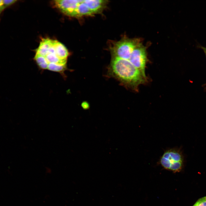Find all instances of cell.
Masks as SVG:
<instances>
[{"label":"cell","mask_w":206,"mask_h":206,"mask_svg":"<svg viewBox=\"0 0 206 206\" xmlns=\"http://www.w3.org/2000/svg\"><path fill=\"white\" fill-rule=\"evenodd\" d=\"M203 49L205 53L206 56V47H203Z\"/></svg>","instance_id":"13"},{"label":"cell","mask_w":206,"mask_h":206,"mask_svg":"<svg viewBox=\"0 0 206 206\" xmlns=\"http://www.w3.org/2000/svg\"><path fill=\"white\" fill-rule=\"evenodd\" d=\"M92 14H93V13L84 3V0H80L74 17H78L84 15H90Z\"/></svg>","instance_id":"6"},{"label":"cell","mask_w":206,"mask_h":206,"mask_svg":"<svg viewBox=\"0 0 206 206\" xmlns=\"http://www.w3.org/2000/svg\"><path fill=\"white\" fill-rule=\"evenodd\" d=\"M102 0H85L84 2L93 14L101 11L106 3Z\"/></svg>","instance_id":"5"},{"label":"cell","mask_w":206,"mask_h":206,"mask_svg":"<svg viewBox=\"0 0 206 206\" xmlns=\"http://www.w3.org/2000/svg\"><path fill=\"white\" fill-rule=\"evenodd\" d=\"M109 70V76L135 91H137L138 86L147 81L146 76L127 60L112 57Z\"/></svg>","instance_id":"1"},{"label":"cell","mask_w":206,"mask_h":206,"mask_svg":"<svg viewBox=\"0 0 206 206\" xmlns=\"http://www.w3.org/2000/svg\"><path fill=\"white\" fill-rule=\"evenodd\" d=\"M81 106L84 109H88L89 107V105L88 103L86 101H84L82 103Z\"/></svg>","instance_id":"11"},{"label":"cell","mask_w":206,"mask_h":206,"mask_svg":"<svg viewBox=\"0 0 206 206\" xmlns=\"http://www.w3.org/2000/svg\"><path fill=\"white\" fill-rule=\"evenodd\" d=\"M128 60L145 76V68L147 60L146 51L140 43L133 51Z\"/></svg>","instance_id":"4"},{"label":"cell","mask_w":206,"mask_h":206,"mask_svg":"<svg viewBox=\"0 0 206 206\" xmlns=\"http://www.w3.org/2000/svg\"><path fill=\"white\" fill-rule=\"evenodd\" d=\"M193 206H206V197L199 199Z\"/></svg>","instance_id":"10"},{"label":"cell","mask_w":206,"mask_h":206,"mask_svg":"<svg viewBox=\"0 0 206 206\" xmlns=\"http://www.w3.org/2000/svg\"><path fill=\"white\" fill-rule=\"evenodd\" d=\"M67 69L66 64L63 65L53 63L49 64L47 68L49 70L59 73L64 78L66 77L64 72Z\"/></svg>","instance_id":"7"},{"label":"cell","mask_w":206,"mask_h":206,"mask_svg":"<svg viewBox=\"0 0 206 206\" xmlns=\"http://www.w3.org/2000/svg\"><path fill=\"white\" fill-rule=\"evenodd\" d=\"M34 59L39 68L42 70L47 69L48 64L43 56L35 54Z\"/></svg>","instance_id":"8"},{"label":"cell","mask_w":206,"mask_h":206,"mask_svg":"<svg viewBox=\"0 0 206 206\" xmlns=\"http://www.w3.org/2000/svg\"><path fill=\"white\" fill-rule=\"evenodd\" d=\"M17 0H3V7L4 9L9 7L15 3Z\"/></svg>","instance_id":"9"},{"label":"cell","mask_w":206,"mask_h":206,"mask_svg":"<svg viewBox=\"0 0 206 206\" xmlns=\"http://www.w3.org/2000/svg\"><path fill=\"white\" fill-rule=\"evenodd\" d=\"M184 163L182 152L178 149L174 148L165 151L159 161L160 165L164 169L174 173L181 171Z\"/></svg>","instance_id":"2"},{"label":"cell","mask_w":206,"mask_h":206,"mask_svg":"<svg viewBox=\"0 0 206 206\" xmlns=\"http://www.w3.org/2000/svg\"><path fill=\"white\" fill-rule=\"evenodd\" d=\"M3 0H0V19L1 15L4 11Z\"/></svg>","instance_id":"12"},{"label":"cell","mask_w":206,"mask_h":206,"mask_svg":"<svg viewBox=\"0 0 206 206\" xmlns=\"http://www.w3.org/2000/svg\"><path fill=\"white\" fill-rule=\"evenodd\" d=\"M140 43L137 39H122L114 43L112 47V57L128 60L134 49Z\"/></svg>","instance_id":"3"}]
</instances>
